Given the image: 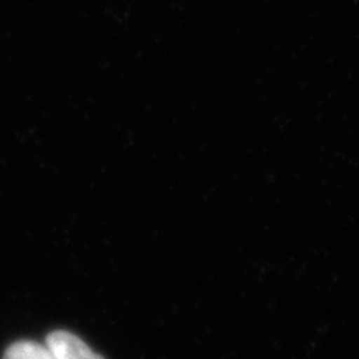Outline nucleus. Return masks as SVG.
I'll return each instance as SVG.
<instances>
[{"label":"nucleus","mask_w":359,"mask_h":359,"mask_svg":"<svg viewBox=\"0 0 359 359\" xmlns=\"http://www.w3.org/2000/svg\"><path fill=\"white\" fill-rule=\"evenodd\" d=\"M4 359H53V356L47 344L35 343V341H19L7 348Z\"/></svg>","instance_id":"f03ea898"},{"label":"nucleus","mask_w":359,"mask_h":359,"mask_svg":"<svg viewBox=\"0 0 359 359\" xmlns=\"http://www.w3.org/2000/svg\"><path fill=\"white\" fill-rule=\"evenodd\" d=\"M47 348L53 359H103L100 354L69 331H55L47 336Z\"/></svg>","instance_id":"f257e3e1"}]
</instances>
